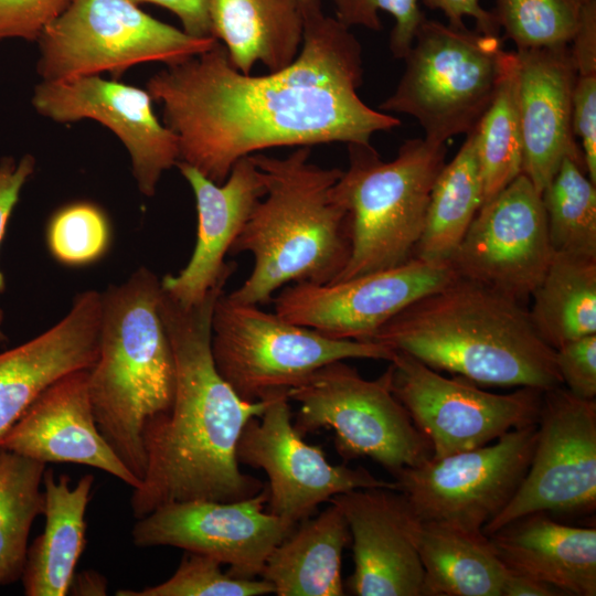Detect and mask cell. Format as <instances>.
<instances>
[{
	"mask_svg": "<svg viewBox=\"0 0 596 596\" xmlns=\"http://www.w3.org/2000/svg\"><path fill=\"white\" fill-rule=\"evenodd\" d=\"M351 539L344 514L331 503L304 520L269 554L260 573L278 596H341L342 552Z\"/></svg>",
	"mask_w": 596,
	"mask_h": 596,
	"instance_id": "cell-28",
	"label": "cell"
},
{
	"mask_svg": "<svg viewBox=\"0 0 596 596\" xmlns=\"http://www.w3.org/2000/svg\"><path fill=\"white\" fill-rule=\"evenodd\" d=\"M301 7L321 4V0H299Z\"/></svg>",
	"mask_w": 596,
	"mask_h": 596,
	"instance_id": "cell-46",
	"label": "cell"
},
{
	"mask_svg": "<svg viewBox=\"0 0 596 596\" xmlns=\"http://www.w3.org/2000/svg\"><path fill=\"white\" fill-rule=\"evenodd\" d=\"M538 423L512 429L492 444L430 458L393 475L422 521L482 531L510 502L529 468Z\"/></svg>",
	"mask_w": 596,
	"mask_h": 596,
	"instance_id": "cell-11",
	"label": "cell"
},
{
	"mask_svg": "<svg viewBox=\"0 0 596 596\" xmlns=\"http://www.w3.org/2000/svg\"><path fill=\"white\" fill-rule=\"evenodd\" d=\"M552 255L541 193L520 173L481 205L448 264L458 277L524 304Z\"/></svg>",
	"mask_w": 596,
	"mask_h": 596,
	"instance_id": "cell-15",
	"label": "cell"
},
{
	"mask_svg": "<svg viewBox=\"0 0 596 596\" xmlns=\"http://www.w3.org/2000/svg\"><path fill=\"white\" fill-rule=\"evenodd\" d=\"M36 42L38 74L42 81H61L104 72L117 77L145 62L174 65L219 40L191 36L129 0H71Z\"/></svg>",
	"mask_w": 596,
	"mask_h": 596,
	"instance_id": "cell-9",
	"label": "cell"
},
{
	"mask_svg": "<svg viewBox=\"0 0 596 596\" xmlns=\"http://www.w3.org/2000/svg\"><path fill=\"white\" fill-rule=\"evenodd\" d=\"M301 11V49L279 71L243 74L217 42L148 79L147 92L177 136L179 161L222 184L238 159L256 151L370 145L373 134L401 125L359 97L362 49L350 29L324 15L321 4Z\"/></svg>",
	"mask_w": 596,
	"mask_h": 596,
	"instance_id": "cell-1",
	"label": "cell"
},
{
	"mask_svg": "<svg viewBox=\"0 0 596 596\" xmlns=\"http://www.w3.org/2000/svg\"><path fill=\"white\" fill-rule=\"evenodd\" d=\"M223 288L217 286L190 307L161 288L160 313L173 352L175 387L170 408L142 430L145 473L130 498L136 519L171 502H233L265 488L241 471L236 445L270 397L242 400L220 375L212 355V313Z\"/></svg>",
	"mask_w": 596,
	"mask_h": 596,
	"instance_id": "cell-2",
	"label": "cell"
},
{
	"mask_svg": "<svg viewBox=\"0 0 596 596\" xmlns=\"http://www.w3.org/2000/svg\"><path fill=\"white\" fill-rule=\"evenodd\" d=\"M572 129L582 141L587 175L596 184V72L576 73L572 92Z\"/></svg>",
	"mask_w": 596,
	"mask_h": 596,
	"instance_id": "cell-40",
	"label": "cell"
},
{
	"mask_svg": "<svg viewBox=\"0 0 596 596\" xmlns=\"http://www.w3.org/2000/svg\"><path fill=\"white\" fill-rule=\"evenodd\" d=\"M343 361L323 365L288 390V398L300 405L298 433L331 428L341 457H369L392 475L430 459L429 441L392 391L390 368L366 380Z\"/></svg>",
	"mask_w": 596,
	"mask_h": 596,
	"instance_id": "cell-10",
	"label": "cell"
},
{
	"mask_svg": "<svg viewBox=\"0 0 596 596\" xmlns=\"http://www.w3.org/2000/svg\"><path fill=\"white\" fill-rule=\"evenodd\" d=\"M482 204V181L470 131L435 180L414 257L448 264Z\"/></svg>",
	"mask_w": 596,
	"mask_h": 596,
	"instance_id": "cell-29",
	"label": "cell"
},
{
	"mask_svg": "<svg viewBox=\"0 0 596 596\" xmlns=\"http://www.w3.org/2000/svg\"><path fill=\"white\" fill-rule=\"evenodd\" d=\"M391 387L438 459L488 445L505 433L538 423L542 390L520 387L494 394L457 376L448 379L395 351Z\"/></svg>",
	"mask_w": 596,
	"mask_h": 596,
	"instance_id": "cell-12",
	"label": "cell"
},
{
	"mask_svg": "<svg viewBox=\"0 0 596 596\" xmlns=\"http://www.w3.org/2000/svg\"><path fill=\"white\" fill-rule=\"evenodd\" d=\"M87 370L45 389L0 439V449L40 462H72L103 470L132 489L140 485L102 436L92 408Z\"/></svg>",
	"mask_w": 596,
	"mask_h": 596,
	"instance_id": "cell-21",
	"label": "cell"
},
{
	"mask_svg": "<svg viewBox=\"0 0 596 596\" xmlns=\"http://www.w3.org/2000/svg\"><path fill=\"white\" fill-rule=\"evenodd\" d=\"M211 349L220 375L244 401L269 398L323 365L352 358L392 361L395 351L374 341L329 338L288 322L223 291L212 313Z\"/></svg>",
	"mask_w": 596,
	"mask_h": 596,
	"instance_id": "cell-8",
	"label": "cell"
},
{
	"mask_svg": "<svg viewBox=\"0 0 596 596\" xmlns=\"http://www.w3.org/2000/svg\"><path fill=\"white\" fill-rule=\"evenodd\" d=\"M337 20L347 28L364 26L373 31L382 29L379 12L393 15L395 25L390 38V50L395 58H404L409 51L416 31L425 19L419 0H332Z\"/></svg>",
	"mask_w": 596,
	"mask_h": 596,
	"instance_id": "cell-37",
	"label": "cell"
},
{
	"mask_svg": "<svg viewBox=\"0 0 596 596\" xmlns=\"http://www.w3.org/2000/svg\"><path fill=\"white\" fill-rule=\"evenodd\" d=\"M236 458L265 471L267 511L296 525L336 494L365 488L398 490L395 481L377 479L362 467L331 465L320 447L307 444L291 422L287 392L272 396L263 414L245 425Z\"/></svg>",
	"mask_w": 596,
	"mask_h": 596,
	"instance_id": "cell-14",
	"label": "cell"
},
{
	"mask_svg": "<svg viewBox=\"0 0 596 596\" xmlns=\"http://www.w3.org/2000/svg\"><path fill=\"white\" fill-rule=\"evenodd\" d=\"M514 52L521 173L542 193L565 157H583L572 129L576 71L568 45Z\"/></svg>",
	"mask_w": 596,
	"mask_h": 596,
	"instance_id": "cell-22",
	"label": "cell"
},
{
	"mask_svg": "<svg viewBox=\"0 0 596 596\" xmlns=\"http://www.w3.org/2000/svg\"><path fill=\"white\" fill-rule=\"evenodd\" d=\"M213 34L224 43L230 63L251 74L262 62L269 72L299 54L304 18L299 0H209Z\"/></svg>",
	"mask_w": 596,
	"mask_h": 596,
	"instance_id": "cell-26",
	"label": "cell"
},
{
	"mask_svg": "<svg viewBox=\"0 0 596 596\" xmlns=\"http://www.w3.org/2000/svg\"><path fill=\"white\" fill-rule=\"evenodd\" d=\"M45 238L56 262L79 267L99 260L107 253L111 228L103 210L81 201L58 209L51 216Z\"/></svg>",
	"mask_w": 596,
	"mask_h": 596,
	"instance_id": "cell-35",
	"label": "cell"
},
{
	"mask_svg": "<svg viewBox=\"0 0 596 596\" xmlns=\"http://www.w3.org/2000/svg\"><path fill=\"white\" fill-rule=\"evenodd\" d=\"M592 0H497L493 12L517 50L568 45Z\"/></svg>",
	"mask_w": 596,
	"mask_h": 596,
	"instance_id": "cell-34",
	"label": "cell"
},
{
	"mask_svg": "<svg viewBox=\"0 0 596 596\" xmlns=\"http://www.w3.org/2000/svg\"><path fill=\"white\" fill-rule=\"evenodd\" d=\"M531 320L554 350L596 334V258L553 252L549 267L531 295Z\"/></svg>",
	"mask_w": 596,
	"mask_h": 596,
	"instance_id": "cell-30",
	"label": "cell"
},
{
	"mask_svg": "<svg viewBox=\"0 0 596 596\" xmlns=\"http://www.w3.org/2000/svg\"><path fill=\"white\" fill-rule=\"evenodd\" d=\"M488 536L509 571L549 584L562 595H596L595 528L564 524L534 512Z\"/></svg>",
	"mask_w": 596,
	"mask_h": 596,
	"instance_id": "cell-24",
	"label": "cell"
},
{
	"mask_svg": "<svg viewBox=\"0 0 596 596\" xmlns=\"http://www.w3.org/2000/svg\"><path fill=\"white\" fill-rule=\"evenodd\" d=\"M100 316L102 291H81L53 327L0 353V439L51 384L94 365Z\"/></svg>",
	"mask_w": 596,
	"mask_h": 596,
	"instance_id": "cell-23",
	"label": "cell"
},
{
	"mask_svg": "<svg viewBox=\"0 0 596 596\" xmlns=\"http://www.w3.org/2000/svg\"><path fill=\"white\" fill-rule=\"evenodd\" d=\"M541 196L553 252L596 258V184L583 157H565Z\"/></svg>",
	"mask_w": 596,
	"mask_h": 596,
	"instance_id": "cell-33",
	"label": "cell"
},
{
	"mask_svg": "<svg viewBox=\"0 0 596 596\" xmlns=\"http://www.w3.org/2000/svg\"><path fill=\"white\" fill-rule=\"evenodd\" d=\"M46 464L0 449V587L21 579L29 535L43 514Z\"/></svg>",
	"mask_w": 596,
	"mask_h": 596,
	"instance_id": "cell-31",
	"label": "cell"
},
{
	"mask_svg": "<svg viewBox=\"0 0 596 596\" xmlns=\"http://www.w3.org/2000/svg\"><path fill=\"white\" fill-rule=\"evenodd\" d=\"M509 571V570H508ZM553 586L531 577L508 572L501 596H561Z\"/></svg>",
	"mask_w": 596,
	"mask_h": 596,
	"instance_id": "cell-44",
	"label": "cell"
},
{
	"mask_svg": "<svg viewBox=\"0 0 596 596\" xmlns=\"http://www.w3.org/2000/svg\"><path fill=\"white\" fill-rule=\"evenodd\" d=\"M31 102L51 120L93 119L110 129L126 147L132 175L146 196L156 194L162 173L179 161L177 136L156 117L147 89L89 75L42 81Z\"/></svg>",
	"mask_w": 596,
	"mask_h": 596,
	"instance_id": "cell-18",
	"label": "cell"
},
{
	"mask_svg": "<svg viewBox=\"0 0 596 596\" xmlns=\"http://www.w3.org/2000/svg\"><path fill=\"white\" fill-rule=\"evenodd\" d=\"M369 341L476 384L542 391L563 385L555 350L524 304L458 276L405 307Z\"/></svg>",
	"mask_w": 596,
	"mask_h": 596,
	"instance_id": "cell-3",
	"label": "cell"
},
{
	"mask_svg": "<svg viewBox=\"0 0 596 596\" xmlns=\"http://www.w3.org/2000/svg\"><path fill=\"white\" fill-rule=\"evenodd\" d=\"M596 509V400L563 385L543 391L529 468L514 496L482 532L530 513L592 514Z\"/></svg>",
	"mask_w": 596,
	"mask_h": 596,
	"instance_id": "cell-13",
	"label": "cell"
},
{
	"mask_svg": "<svg viewBox=\"0 0 596 596\" xmlns=\"http://www.w3.org/2000/svg\"><path fill=\"white\" fill-rule=\"evenodd\" d=\"M555 362L563 385L574 395L596 397V334L570 341L555 350Z\"/></svg>",
	"mask_w": 596,
	"mask_h": 596,
	"instance_id": "cell-39",
	"label": "cell"
},
{
	"mask_svg": "<svg viewBox=\"0 0 596 596\" xmlns=\"http://www.w3.org/2000/svg\"><path fill=\"white\" fill-rule=\"evenodd\" d=\"M35 170V158L24 155L19 160L13 157L0 159V245L4 238L9 219L20 199L21 191ZM6 290V278L0 270V295ZM4 312L0 308V347L8 342L2 329Z\"/></svg>",
	"mask_w": 596,
	"mask_h": 596,
	"instance_id": "cell-41",
	"label": "cell"
},
{
	"mask_svg": "<svg viewBox=\"0 0 596 596\" xmlns=\"http://www.w3.org/2000/svg\"><path fill=\"white\" fill-rule=\"evenodd\" d=\"M426 7L440 10L454 26H465L464 19L472 18L476 21V31L485 34L499 33L493 12L481 7L480 0H423Z\"/></svg>",
	"mask_w": 596,
	"mask_h": 596,
	"instance_id": "cell-43",
	"label": "cell"
},
{
	"mask_svg": "<svg viewBox=\"0 0 596 596\" xmlns=\"http://www.w3.org/2000/svg\"><path fill=\"white\" fill-rule=\"evenodd\" d=\"M414 538L422 596H501L509 571L482 531L417 518Z\"/></svg>",
	"mask_w": 596,
	"mask_h": 596,
	"instance_id": "cell-27",
	"label": "cell"
},
{
	"mask_svg": "<svg viewBox=\"0 0 596 596\" xmlns=\"http://www.w3.org/2000/svg\"><path fill=\"white\" fill-rule=\"evenodd\" d=\"M212 557L188 552L167 581L140 590L120 589L117 596H258L274 593L267 581L238 578L224 573Z\"/></svg>",
	"mask_w": 596,
	"mask_h": 596,
	"instance_id": "cell-36",
	"label": "cell"
},
{
	"mask_svg": "<svg viewBox=\"0 0 596 596\" xmlns=\"http://www.w3.org/2000/svg\"><path fill=\"white\" fill-rule=\"evenodd\" d=\"M310 147H298L285 158L251 155L266 193L228 252L254 257L249 276L227 294L233 301L267 304L288 283L330 284L345 267L350 224L332 194L342 170L310 162Z\"/></svg>",
	"mask_w": 596,
	"mask_h": 596,
	"instance_id": "cell-4",
	"label": "cell"
},
{
	"mask_svg": "<svg viewBox=\"0 0 596 596\" xmlns=\"http://www.w3.org/2000/svg\"><path fill=\"white\" fill-rule=\"evenodd\" d=\"M457 277L448 264L416 257L330 284L295 283L274 299L284 320L333 339L369 341L391 318Z\"/></svg>",
	"mask_w": 596,
	"mask_h": 596,
	"instance_id": "cell-17",
	"label": "cell"
},
{
	"mask_svg": "<svg viewBox=\"0 0 596 596\" xmlns=\"http://www.w3.org/2000/svg\"><path fill=\"white\" fill-rule=\"evenodd\" d=\"M107 579L96 571L75 573L68 594L76 596H104L107 594Z\"/></svg>",
	"mask_w": 596,
	"mask_h": 596,
	"instance_id": "cell-45",
	"label": "cell"
},
{
	"mask_svg": "<svg viewBox=\"0 0 596 596\" xmlns=\"http://www.w3.org/2000/svg\"><path fill=\"white\" fill-rule=\"evenodd\" d=\"M349 167L332 189L347 211L351 254L332 281L402 265L414 258L430 192L445 164V143L406 140L392 161L372 145L349 143Z\"/></svg>",
	"mask_w": 596,
	"mask_h": 596,
	"instance_id": "cell-6",
	"label": "cell"
},
{
	"mask_svg": "<svg viewBox=\"0 0 596 596\" xmlns=\"http://www.w3.org/2000/svg\"><path fill=\"white\" fill-rule=\"evenodd\" d=\"M175 166L195 196L196 242L185 267L177 275H166L161 288L180 305L190 307L217 286H225L235 272L236 264L225 262V256L266 189L251 156L238 159L222 184L185 162Z\"/></svg>",
	"mask_w": 596,
	"mask_h": 596,
	"instance_id": "cell-20",
	"label": "cell"
},
{
	"mask_svg": "<svg viewBox=\"0 0 596 596\" xmlns=\"http://www.w3.org/2000/svg\"><path fill=\"white\" fill-rule=\"evenodd\" d=\"M94 476L86 473L71 487L67 475L43 473L45 525L29 545L21 576L26 596L68 594L75 568L86 545L85 513Z\"/></svg>",
	"mask_w": 596,
	"mask_h": 596,
	"instance_id": "cell-25",
	"label": "cell"
},
{
	"mask_svg": "<svg viewBox=\"0 0 596 596\" xmlns=\"http://www.w3.org/2000/svg\"><path fill=\"white\" fill-rule=\"evenodd\" d=\"M71 0H0V41H36Z\"/></svg>",
	"mask_w": 596,
	"mask_h": 596,
	"instance_id": "cell-38",
	"label": "cell"
},
{
	"mask_svg": "<svg viewBox=\"0 0 596 596\" xmlns=\"http://www.w3.org/2000/svg\"><path fill=\"white\" fill-rule=\"evenodd\" d=\"M161 291V279L147 267L102 291L98 355L88 373L97 427L140 481L146 466L143 427L170 408L175 387Z\"/></svg>",
	"mask_w": 596,
	"mask_h": 596,
	"instance_id": "cell-5",
	"label": "cell"
},
{
	"mask_svg": "<svg viewBox=\"0 0 596 596\" xmlns=\"http://www.w3.org/2000/svg\"><path fill=\"white\" fill-rule=\"evenodd\" d=\"M265 487L247 499L220 502L190 500L162 504L137 519V547L172 546L227 564L230 575H260L272 551L297 526L265 510Z\"/></svg>",
	"mask_w": 596,
	"mask_h": 596,
	"instance_id": "cell-16",
	"label": "cell"
},
{
	"mask_svg": "<svg viewBox=\"0 0 596 596\" xmlns=\"http://www.w3.org/2000/svg\"><path fill=\"white\" fill-rule=\"evenodd\" d=\"M345 517L358 596H422L423 566L414 538L417 517L405 496L389 488L355 489L330 500Z\"/></svg>",
	"mask_w": 596,
	"mask_h": 596,
	"instance_id": "cell-19",
	"label": "cell"
},
{
	"mask_svg": "<svg viewBox=\"0 0 596 596\" xmlns=\"http://www.w3.org/2000/svg\"><path fill=\"white\" fill-rule=\"evenodd\" d=\"M135 4L153 3L172 11L181 21L183 31L194 38H214L209 0H129Z\"/></svg>",
	"mask_w": 596,
	"mask_h": 596,
	"instance_id": "cell-42",
	"label": "cell"
},
{
	"mask_svg": "<svg viewBox=\"0 0 596 596\" xmlns=\"http://www.w3.org/2000/svg\"><path fill=\"white\" fill-rule=\"evenodd\" d=\"M509 55L499 35L425 18L394 93L379 108L414 117L432 142L468 135L489 107Z\"/></svg>",
	"mask_w": 596,
	"mask_h": 596,
	"instance_id": "cell-7",
	"label": "cell"
},
{
	"mask_svg": "<svg viewBox=\"0 0 596 596\" xmlns=\"http://www.w3.org/2000/svg\"><path fill=\"white\" fill-rule=\"evenodd\" d=\"M515 64V52H510L496 94L472 130L483 203L496 196L522 172Z\"/></svg>",
	"mask_w": 596,
	"mask_h": 596,
	"instance_id": "cell-32",
	"label": "cell"
}]
</instances>
